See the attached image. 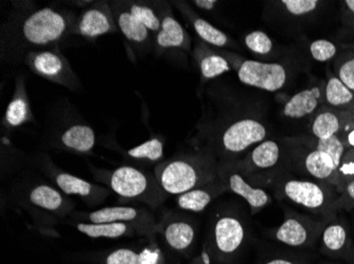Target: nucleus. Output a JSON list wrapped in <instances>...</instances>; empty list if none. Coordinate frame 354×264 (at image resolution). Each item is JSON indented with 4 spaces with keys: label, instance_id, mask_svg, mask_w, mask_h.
I'll return each instance as SVG.
<instances>
[{
    "label": "nucleus",
    "instance_id": "1",
    "mask_svg": "<svg viewBox=\"0 0 354 264\" xmlns=\"http://www.w3.org/2000/svg\"><path fill=\"white\" fill-rule=\"evenodd\" d=\"M75 17L71 10L55 6L16 11L1 27V61L21 63L31 51L59 47L64 39L71 37Z\"/></svg>",
    "mask_w": 354,
    "mask_h": 264
},
{
    "label": "nucleus",
    "instance_id": "2",
    "mask_svg": "<svg viewBox=\"0 0 354 264\" xmlns=\"http://www.w3.org/2000/svg\"><path fill=\"white\" fill-rule=\"evenodd\" d=\"M11 199L27 212L41 233L55 235L53 227L66 222L73 214L75 202L48 180L21 179L11 188Z\"/></svg>",
    "mask_w": 354,
    "mask_h": 264
},
{
    "label": "nucleus",
    "instance_id": "3",
    "mask_svg": "<svg viewBox=\"0 0 354 264\" xmlns=\"http://www.w3.org/2000/svg\"><path fill=\"white\" fill-rule=\"evenodd\" d=\"M248 178L258 187L270 186L280 200L304 208L317 217H336L332 214L331 208L339 194L330 184L310 178H296L283 168L272 174Z\"/></svg>",
    "mask_w": 354,
    "mask_h": 264
},
{
    "label": "nucleus",
    "instance_id": "4",
    "mask_svg": "<svg viewBox=\"0 0 354 264\" xmlns=\"http://www.w3.org/2000/svg\"><path fill=\"white\" fill-rule=\"evenodd\" d=\"M218 163L212 150L202 147L196 152L164 161L156 165L153 172L164 192L176 196L216 180Z\"/></svg>",
    "mask_w": 354,
    "mask_h": 264
},
{
    "label": "nucleus",
    "instance_id": "5",
    "mask_svg": "<svg viewBox=\"0 0 354 264\" xmlns=\"http://www.w3.org/2000/svg\"><path fill=\"white\" fill-rule=\"evenodd\" d=\"M286 156L293 170L313 180L322 181L335 187L336 172L347 147L341 136L328 140L313 136L288 138Z\"/></svg>",
    "mask_w": 354,
    "mask_h": 264
},
{
    "label": "nucleus",
    "instance_id": "6",
    "mask_svg": "<svg viewBox=\"0 0 354 264\" xmlns=\"http://www.w3.org/2000/svg\"><path fill=\"white\" fill-rule=\"evenodd\" d=\"M95 181L122 199L134 200L151 208L162 205L168 194L159 185L154 172L124 165L115 170H103L89 165Z\"/></svg>",
    "mask_w": 354,
    "mask_h": 264
},
{
    "label": "nucleus",
    "instance_id": "7",
    "mask_svg": "<svg viewBox=\"0 0 354 264\" xmlns=\"http://www.w3.org/2000/svg\"><path fill=\"white\" fill-rule=\"evenodd\" d=\"M268 136V128L261 121L248 115L236 116L210 130L204 147L212 150L218 161H236Z\"/></svg>",
    "mask_w": 354,
    "mask_h": 264
},
{
    "label": "nucleus",
    "instance_id": "8",
    "mask_svg": "<svg viewBox=\"0 0 354 264\" xmlns=\"http://www.w3.org/2000/svg\"><path fill=\"white\" fill-rule=\"evenodd\" d=\"M248 236L245 220L240 214L221 210L209 223L203 252L210 263H230L243 251Z\"/></svg>",
    "mask_w": 354,
    "mask_h": 264
},
{
    "label": "nucleus",
    "instance_id": "9",
    "mask_svg": "<svg viewBox=\"0 0 354 264\" xmlns=\"http://www.w3.org/2000/svg\"><path fill=\"white\" fill-rule=\"evenodd\" d=\"M31 165L46 180L68 196L82 200L87 206L101 205L111 194V190L101 184L93 183L62 170L45 152H37L31 158Z\"/></svg>",
    "mask_w": 354,
    "mask_h": 264
},
{
    "label": "nucleus",
    "instance_id": "10",
    "mask_svg": "<svg viewBox=\"0 0 354 264\" xmlns=\"http://www.w3.org/2000/svg\"><path fill=\"white\" fill-rule=\"evenodd\" d=\"M66 222L88 223H121L136 230L137 236L154 241L158 222L147 208L137 206L116 205L100 208L89 212H75Z\"/></svg>",
    "mask_w": 354,
    "mask_h": 264
},
{
    "label": "nucleus",
    "instance_id": "11",
    "mask_svg": "<svg viewBox=\"0 0 354 264\" xmlns=\"http://www.w3.org/2000/svg\"><path fill=\"white\" fill-rule=\"evenodd\" d=\"M283 212L282 223L268 230V235L274 241L292 249H309L319 241L322 232L329 219L313 218L286 206Z\"/></svg>",
    "mask_w": 354,
    "mask_h": 264
},
{
    "label": "nucleus",
    "instance_id": "12",
    "mask_svg": "<svg viewBox=\"0 0 354 264\" xmlns=\"http://www.w3.org/2000/svg\"><path fill=\"white\" fill-rule=\"evenodd\" d=\"M221 52L230 61L232 70L236 71L239 81L246 86L276 92L281 90L288 81V70L281 63L246 59L227 50Z\"/></svg>",
    "mask_w": 354,
    "mask_h": 264
},
{
    "label": "nucleus",
    "instance_id": "13",
    "mask_svg": "<svg viewBox=\"0 0 354 264\" xmlns=\"http://www.w3.org/2000/svg\"><path fill=\"white\" fill-rule=\"evenodd\" d=\"M23 63L41 79L75 92L82 89V83L59 47L31 51L26 55Z\"/></svg>",
    "mask_w": 354,
    "mask_h": 264
},
{
    "label": "nucleus",
    "instance_id": "14",
    "mask_svg": "<svg viewBox=\"0 0 354 264\" xmlns=\"http://www.w3.org/2000/svg\"><path fill=\"white\" fill-rule=\"evenodd\" d=\"M157 234L169 251L175 255L188 258L196 243L198 226L192 218L185 214L169 212L158 222Z\"/></svg>",
    "mask_w": 354,
    "mask_h": 264
},
{
    "label": "nucleus",
    "instance_id": "15",
    "mask_svg": "<svg viewBox=\"0 0 354 264\" xmlns=\"http://www.w3.org/2000/svg\"><path fill=\"white\" fill-rule=\"evenodd\" d=\"M218 179L225 184L227 192L245 200L252 214H257L272 203V196L266 188L258 187L239 168L236 161H220Z\"/></svg>",
    "mask_w": 354,
    "mask_h": 264
},
{
    "label": "nucleus",
    "instance_id": "16",
    "mask_svg": "<svg viewBox=\"0 0 354 264\" xmlns=\"http://www.w3.org/2000/svg\"><path fill=\"white\" fill-rule=\"evenodd\" d=\"M118 31L109 1H93L75 17L71 35L95 41L102 35Z\"/></svg>",
    "mask_w": 354,
    "mask_h": 264
},
{
    "label": "nucleus",
    "instance_id": "17",
    "mask_svg": "<svg viewBox=\"0 0 354 264\" xmlns=\"http://www.w3.org/2000/svg\"><path fill=\"white\" fill-rule=\"evenodd\" d=\"M97 138L95 130L84 121H71L64 123L51 131L48 138L50 148L65 150L73 154L86 156L93 152Z\"/></svg>",
    "mask_w": 354,
    "mask_h": 264
},
{
    "label": "nucleus",
    "instance_id": "18",
    "mask_svg": "<svg viewBox=\"0 0 354 264\" xmlns=\"http://www.w3.org/2000/svg\"><path fill=\"white\" fill-rule=\"evenodd\" d=\"M284 156L286 147L277 141L266 139L236 163L245 176H261L282 170L280 166Z\"/></svg>",
    "mask_w": 354,
    "mask_h": 264
},
{
    "label": "nucleus",
    "instance_id": "19",
    "mask_svg": "<svg viewBox=\"0 0 354 264\" xmlns=\"http://www.w3.org/2000/svg\"><path fill=\"white\" fill-rule=\"evenodd\" d=\"M109 5L117 29L133 48V50L142 55L154 49L155 37L142 21L133 15L125 1H109Z\"/></svg>",
    "mask_w": 354,
    "mask_h": 264
},
{
    "label": "nucleus",
    "instance_id": "20",
    "mask_svg": "<svg viewBox=\"0 0 354 264\" xmlns=\"http://www.w3.org/2000/svg\"><path fill=\"white\" fill-rule=\"evenodd\" d=\"M156 3L160 16V30L154 39L155 52L159 54L168 50L190 51L192 39L173 15L171 3Z\"/></svg>",
    "mask_w": 354,
    "mask_h": 264
},
{
    "label": "nucleus",
    "instance_id": "21",
    "mask_svg": "<svg viewBox=\"0 0 354 264\" xmlns=\"http://www.w3.org/2000/svg\"><path fill=\"white\" fill-rule=\"evenodd\" d=\"M320 252L324 255L354 264V244L345 222L336 217L328 220L319 238Z\"/></svg>",
    "mask_w": 354,
    "mask_h": 264
},
{
    "label": "nucleus",
    "instance_id": "22",
    "mask_svg": "<svg viewBox=\"0 0 354 264\" xmlns=\"http://www.w3.org/2000/svg\"><path fill=\"white\" fill-rule=\"evenodd\" d=\"M354 127V110H339L324 105L310 119V136L328 140Z\"/></svg>",
    "mask_w": 354,
    "mask_h": 264
},
{
    "label": "nucleus",
    "instance_id": "23",
    "mask_svg": "<svg viewBox=\"0 0 354 264\" xmlns=\"http://www.w3.org/2000/svg\"><path fill=\"white\" fill-rule=\"evenodd\" d=\"M324 88L325 81L312 85L292 95L282 107V115L284 118L293 121L311 119L325 105Z\"/></svg>",
    "mask_w": 354,
    "mask_h": 264
},
{
    "label": "nucleus",
    "instance_id": "24",
    "mask_svg": "<svg viewBox=\"0 0 354 264\" xmlns=\"http://www.w3.org/2000/svg\"><path fill=\"white\" fill-rule=\"evenodd\" d=\"M173 6L180 12L185 19H187L191 27L193 28L198 39L216 49H224V48L236 47V43L228 37L226 33L221 31L218 28L214 27L212 23L203 19L194 10L191 8L186 1H172Z\"/></svg>",
    "mask_w": 354,
    "mask_h": 264
},
{
    "label": "nucleus",
    "instance_id": "25",
    "mask_svg": "<svg viewBox=\"0 0 354 264\" xmlns=\"http://www.w3.org/2000/svg\"><path fill=\"white\" fill-rule=\"evenodd\" d=\"M193 57L196 59L201 74V83L216 79L224 73L232 71V65L221 50L210 47L203 41H198L193 49Z\"/></svg>",
    "mask_w": 354,
    "mask_h": 264
},
{
    "label": "nucleus",
    "instance_id": "26",
    "mask_svg": "<svg viewBox=\"0 0 354 264\" xmlns=\"http://www.w3.org/2000/svg\"><path fill=\"white\" fill-rule=\"evenodd\" d=\"M226 192H227V188L218 178L206 185L178 194L175 196V203H176L177 208H180L184 212L198 214V212H204L216 198L222 196Z\"/></svg>",
    "mask_w": 354,
    "mask_h": 264
},
{
    "label": "nucleus",
    "instance_id": "27",
    "mask_svg": "<svg viewBox=\"0 0 354 264\" xmlns=\"http://www.w3.org/2000/svg\"><path fill=\"white\" fill-rule=\"evenodd\" d=\"M31 121H33V114L28 99L25 77H19L16 79L13 97L3 115V126L7 130H13Z\"/></svg>",
    "mask_w": 354,
    "mask_h": 264
},
{
    "label": "nucleus",
    "instance_id": "28",
    "mask_svg": "<svg viewBox=\"0 0 354 264\" xmlns=\"http://www.w3.org/2000/svg\"><path fill=\"white\" fill-rule=\"evenodd\" d=\"M120 152L131 166L136 167H149L156 166L164 162V141L159 138H152L138 146L133 147L129 150H122L119 147L114 148Z\"/></svg>",
    "mask_w": 354,
    "mask_h": 264
},
{
    "label": "nucleus",
    "instance_id": "29",
    "mask_svg": "<svg viewBox=\"0 0 354 264\" xmlns=\"http://www.w3.org/2000/svg\"><path fill=\"white\" fill-rule=\"evenodd\" d=\"M325 106L339 110H354V93L335 77L331 70H327V79L324 88Z\"/></svg>",
    "mask_w": 354,
    "mask_h": 264
},
{
    "label": "nucleus",
    "instance_id": "30",
    "mask_svg": "<svg viewBox=\"0 0 354 264\" xmlns=\"http://www.w3.org/2000/svg\"><path fill=\"white\" fill-rule=\"evenodd\" d=\"M91 239H119L122 237L137 236L136 230L131 226L121 223H88V222H67Z\"/></svg>",
    "mask_w": 354,
    "mask_h": 264
},
{
    "label": "nucleus",
    "instance_id": "31",
    "mask_svg": "<svg viewBox=\"0 0 354 264\" xmlns=\"http://www.w3.org/2000/svg\"><path fill=\"white\" fill-rule=\"evenodd\" d=\"M93 264H145L142 256L132 247H117L86 257Z\"/></svg>",
    "mask_w": 354,
    "mask_h": 264
},
{
    "label": "nucleus",
    "instance_id": "32",
    "mask_svg": "<svg viewBox=\"0 0 354 264\" xmlns=\"http://www.w3.org/2000/svg\"><path fill=\"white\" fill-rule=\"evenodd\" d=\"M133 15L142 21L147 29L156 37L160 30V16L156 1H125Z\"/></svg>",
    "mask_w": 354,
    "mask_h": 264
},
{
    "label": "nucleus",
    "instance_id": "33",
    "mask_svg": "<svg viewBox=\"0 0 354 264\" xmlns=\"http://www.w3.org/2000/svg\"><path fill=\"white\" fill-rule=\"evenodd\" d=\"M332 67L335 77L354 93V50L342 49Z\"/></svg>",
    "mask_w": 354,
    "mask_h": 264
},
{
    "label": "nucleus",
    "instance_id": "34",
    "mask_svg": "<svg viewBox=\"0 0 354 264\" xmlns=\"http://www.w3.org/2000/svg\"><path fill=\"white\" fill-rule=\"evenodd\" d=\"M354 181V148H347L336 172L335 190L339 194Z\"/></svg>",
    "mask_w": 354,
    "mask_h": 264
},
{
    "label": "nucleus",
    "instance_id": "35",
    "mask_svg": "<svg viewBox=\"0 0 354 264\" xmlns=\"http://www.w3.org/2000/svg\"><path fill=\"white\" fill-rule=\"evenodd\" d=\"M244 45L250 52L258 55H268L272 53L274 43L272 39L263 31H252L244 37Z\"/></svg>",
    "mask_w": 354,
    "mask_h": 264
},
{
    "label": "nucleus",
    "instance_id": "36",
    "mask_svg": "<svg viewBox=\"0 0 354 264\" xmlns=\"http://www.w3.org/2000/svg\"><path fill=\"white\" fill-rule=\"evenodd\" d=\"M310 54L314 61L327 63L335 59L339 53V47L328 39H316L309 45Z\"/></svg>",
    "mask_w": 354,
    "mask_h": 264
},
{
    "label": "nucleus",
    "instance_id": "37",
    "mask_svg": "<svg viewBox=\"0 0 354 264\" xmlns=\"http://www.w3.org/2000/svg\"><path fill=\"white\" fill-rule=\"evenodd\" d=\"M279 3L286 13L301 17L315 12L322 3L318 0H282Z\"/></svg>",
    "mask_w": 354,
    "mask_h": 264
},
{
    "label": "nucleus",
    "instance_id": "38",
    "mask_svg": "<svg viewBox=\"0 0 354 264\" xmlns=\"http://www.w3.org/2000/svg\"><path fill=\"white\" fill-rule=\"evenodd\" d=\"M354 210V181L348 184L343 192L339 194L337 199L332 205L331 212L333 216L341 212H350Z\"/></svg>",
    "mask_w": 354,
    "mask_h": 264
},
{
    "label": "nucleus",
    "instance_id": "39",
    "mask_svg": "<svg viewBox=\"0 0 354 264\" xmlns=\"http://www.w3.org/2000/svg\"><path fill=\"white\" fill-rule=\"evenodd\" d=\"M343 19L346 23L354 25V0L343 1Z\"/></svg>",
    "mask_w": 354,
    "mask_h": 264
},
{
    "label": "nucleus",
    "instance_id": "40",
    "mask_svg": "<svg viewBox=\"0 0 354 264\" xmlns=\"http://www.w3.org/2000/svg\"><path fill=\"white\" fill-rule=\"evenodd\" d=\"M192 3L198 10L210 12L216 9V6L218 5V1H216V0H194Z\"/></svg>",
    "mask_w": 354,
    "mask_h": 264
},
{
    "label": "nucleus",
    "instance_id": "41",
    "mask_svg": "<svg viewBox=\"0 0 354 264\" xmlns=\"http://www.w3.org/2000/svg\"><path fill=\"white\" fill-rule=\"evenodd\" d=\"M262 264H299V262L294 257L278 256V257H272L266 260V261L262 262Z\"/></svg>",
    "mask_w": 354,
    "mask_h": 264
},
{
    "label": "nucleus",
    "instance_id": "42",
    "mask_svg": "<svg viewBox=\"0 0 354 264\" xmlns=\"http://www.w3.org/2000/svg\"><path fill=\"white\" fill-rule=\"evenodd\" d=\"M339 136L343 139L344 144L347 148H354V127Z\"/></svg>",
    "mask_w": 354,
    "mask_h": 264
},
{
    "label": "nucleus",
    "instance_id": "43",
    "mask_svg": "<svg viewBox=\"0 0 354 264\" xmlns=\"http://www.w3.org/2000/svg\"><path fill=\"white\" fill-rule=\"evenodd\" d=\"M187 264H210L208 258H207L206 254L203 252L201 255L196 256V257L192 258L190 261Z\"/></svg>",
    "mask_w": 354,
    "mask_h": 264
},
{
    "label": "nucleus",
    "instance_id": "44",
    "mask_svg": "<svg viewBox=\"0 0 354 264\" xmlns=\"http://www.w3.org/2000/svg\"><path fill=\"white\" fill-rule=\"evenodd\" d=\"M342 49H352V50H354V43H351V45H344Z\"/></svg>",
    "mask_w": 354,
    "mask_h": 264
}]
</instances>
